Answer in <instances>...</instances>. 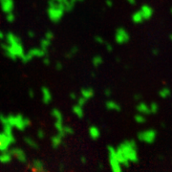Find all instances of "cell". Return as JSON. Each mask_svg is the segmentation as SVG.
Returning <instances> with one entry per match:
<instances>
[{"mask_svg":"<svg viewBox=\"0 0 172 172\" xmlns=\"http://www.w3.org/2000/svg\"><path fill=\"white\" fill-rule=\"evenodd\" d=\"M0 46L4 51L6 57L12 60H16L17 58L21 59L25 54L24 47L20 37L12 32L6 33L5 42H1Z\"/></svg>","mask_w":172,"mask_h":172,"instance_id":"1","label":"cell"},{"mask_svg":"<svg viewBox=\"0 0 172 172\" xmlns=\"http://www.w3.org/2000/svg\"><path fill=\"white\" fill-rule=\"evenodd\" d=\"M116 155L119 162L124 167H129L130 163H135L139 161L137 144L133 140L122 141L116 148Z\"/></svg>","mask_w":172,"mask_h":172,"instance_id":"2","label":"cell"},{"mask_svg":"<svg viewBox=\"0 0 172 172\" xmlns=\"http://www.w3.org/2000/svg\"><path fill=\"white\" fill-rule=\"evenodd\" d=\"M0 122L1 124L9 123L12 128H15L19 131H24L31 125V120L25 118L22 114H9L8 116L0 114Z\"/></svg>","mask_w":172,"mask_h":172,"instance_id":"3","label":"cell"},{"mask_svg":"<svg viewBox=\"0 0 172 172\" xmlns=\"http://www.w3.org/2000/svg\"><path fill=\"white\" fill-rule=\"evenodd\" d=\"M66 12L65 5L62 3L55 1V0H49L48 8H47V15L49 19L54 23L59 22L63 17Z\"/></svg>","mask_w":172,"mask_h":172,"instance_id":"4","label":"cell"},{"mask_svg":"<svg viewBox=\"0 0 172 172\" xmlns=\"http://www.w3.org/2000/svg\"><path fill=\"white\" fill-rule=\"evenodd\" d=\"M107 151H108V162L111 172H123L122 170L123 166L119 162L117 155H116V148L109 145L108 148H107Z\"/></svg>","mask_w":172,"mask_h":172,"instance_id":"5","label":"cell"},{"mask_svg":"<svg viewBox=\"0 0 172 172\" xmlns=\"http://www.w3.org/2000/svg\"><path fill=\"white\" fill-rule=\"evenodd\" d=\"M48 52L44 51L40 47H36V48H31L27 53H25L24 55L21 58L23 63H28L30 62L33 58H44L47 55Z\"/></svg>","mask_w":172,"mask_h":172,"instance_id":"6","label":"cell"},{"mask_svg":"<svg viewBox=\"0 0 172 172\" xmlns=\"http://www.w3.org/2000/svg\"><path fill=\"white\" fill-rule=\"evenodd\" d=\"M15 139L14 135H9L5 132H0V152L10 150V147L15 144Z\"/></svg>","mask_w":172,"mask_h":172,"instance_id":"7","label":"cell"},{"mask_svg":"<svg viewBox=\"0 0 172 172\" xmlns=\"http://www.w3.org/2000/svg\"><path fill=\"white\" fill-rule=\"evenodd\" d=\"M157 137V132L153 129H146V130L141 131L138 134V139L139 141H143L145 144H153Z\"/></svg>","mask_w":172,"mask_h":172,"instance_id":"8","label":"cell"},{"mask_svg":"<svg viewBox=\"0 0 172 172\" xmlns=\"http://www.w3.org/2000/svg\"><path fill=\"white\" fill-rule=\"evenodd\" d=\"M29 168L31 172H49L45 163L39 159H34L29 165Z\"/></svg>","mask_w":172,"mask_h":172,"instance_id":"9","label":"cell"},{"mask_svg":"<svg viewBox=\"0 0 172 172\" xmlns=\"http://www.w3.org/2000/svg\"><path fill=\"white\" fill-rule=\"evenodd\" d=\"M10 151L12 155V157L16 159L17 161L21 163H27L28 162V157L26 155L25 151L20 147H12L10 149Z\"/></svg>","mask_w":172,"mask_h":172,"instance_id":"10","label":"cell"},{"mask_svg":"<svg viewBox=\"0 0 172 172\" xmlns=\"http://www.w3.org/2000/svg\"><path fill=\"white\" fill-rule=\"evenodd\" d=\"M0 9L5 14L14 12L15 1L14 0H0Z\"/></svg>","mask_w":172,"mask_h":172,"instance_id":"11","label":"cell"},{"mask_svg":"<svg viewBox=\"0 0 172 172\" xmlns=\"http://www.w3.org/2000/svg\"><path fill=\"white\" fill-rule=\"evenodd\" d=\"M41 95H42V101L45 104H49V103L53 100V96H52V92L50 89L46 86H43L41 88Z\"/></svg>","mask_w":172,"mask_h":172,"instance_id":"12","label":"cell"},{"mask_svg":"<svg viewBox=\"0 0 172 172\" xmlns=\"http://www.w3.org/2000/svg\"><path fill=\"white\" fill-rule=\"evenodd\" d=\"M12 158H14V157H12V155L10 150L0 152V163H3V165L10 163L12 161Z\"/></svg>","mask_w":172,"mask_h":172,"instance_id":"13","label":"cell"},{"mask_svg":"<svg viewBox=\"0 0 172 172\" xmlns=\"http://www.w3.org/2000/svg\"><path fill=\"white\" fill-rule=\"evenodd\" d=\"M62 143H63V137L61 135H59L58 133L51 138V144L54 148H58L62 144Z\"/></svg>","mask_w":172,"mask_h":172,"instance_id":"14","label":"cell"},{"mask_svg":"<svg viewBox=\"0 0 172 172\" xmlns=\"http://www.w3.org/2000/svg\"><path fill=\"white\" fill-rule=\"evenodd\" d=\"M88 133L92 140H98L101 136V131L97 126H90Z\"/></svg>","mask_w":172,"mask_h":172,"instance_id":"15","label":"cell"},{"mask_svg":"<svg viewBox=\"0 0 172 172\" xmlns=\"http://www.w3.org/2000/svg\"><path fill=\"white\" fill-rule=\"evenodd\" d=\"M24 143L27 144L29 147H31L33 149H37L38 148V144L36 141H34L32 137H29V136H26L24 137Z\"/></svg>","mask_w":172,"mask_h":172,"instance_id":"16","label":"cell"},{"mask_svg":"<svg viewBox=\"0 0 172 172\" xmlns=\"http://www.w3.org/2000/svg\"><path fill=\"white\" fill-rule=\"evenodd\" d=\"M94 96V90L91 88H84L81 90V97H83L85 100H90Z\"/></svg>","mask_w":172,"mask_h":172,"instance_id":"17","label":"cell"},{"mask_svg":"<svg viewBox=\"0 0 172 172\" xmlns=\"http://www.w3.org/2000/svg\"><path fill=\"white\" fill-rule=\"evenodd\" d=\"M73 112L75 113V115L77 116V118H82L83 117V115H84V112H83V108H82V106L79 105V103L76 105L73 106Z\"/></svg>","mask_w":172,"mask_h":172,"instance_id":"18","label":"cell"},{"mask_svg":"<svg viewBox=\"0 0 172 172\" xmlns=\"http://www.w3.org/2000/svg\"><path fill=\"white\" fill-rule=\"evenodd\" d=\"M51 43H52V40H49V39H47V38L43 37L39 42V47L40 48H42L44 51L48 52V49L50 48V46H51Z\"/></svg>","mask_w":172,"mask_h":172,"instance_id":"19","label":"cell"},{"mask_svg":"<svg viewBox=\"0 0 172 172\" xmlns=\"http://www.w3.org/2000/svg\"><path fill=\"white\" fill-rule=\"evenodd\" d=\"M6 20L7 22L9 23H14L15 20V15L14 14V12H9V14H6Z\"/></svg>","mask_w":172,"mask_h":172,"instance_id":"20","label":"cell"},{"mask_svg":"<svg viewBox=\"0 0 172 172\" xmlns=\"http://www.w3.org/2000/svg\"><path fill=\"white\" fill-rule=\"evenodd\" d=\"M64 134H65V136L74 134V129H73L71 126H69V125H65L64 126Z\"/></svg>","mask_w":172,"mask_h":172,"instance_id":"21","label":"cell"},{"mask_svg":"<svg viewBox=\"0 0 172 172\" xmlns=\"http://www.w3.org/2000/svg\"><path fill=\"white\" fill-rule=\"evenodd\" d=\"M36 136H37L38 139H40V140L44 139L45 136H46V134H45V131L43 130V129L39 128V129H38V130H37V132H36Z\"/></svg>","mask_w":172,"mask_h":172,"instance_id":"22","label":"cell"},{"mask_svg":"<svg viewBox=\"0 0 172 172\" xmlns=\"http://www.w3.org/2000/svg\"><path fill=\"white\" fill-rule=\"evenodd\" d=\"M135 120H136V122H138V123H143V122H144V120H145V119H144V115L143 114H139V115H137L136 117H135Z\"/></svg>","mask_w":172,"mask_h":172,"instance_id":"23","label":"cell"},{"mask_svg":"<svg viewBox=\"0 0 172 172\" xmlns=\"http://www.w3.org/2000/svg\"><path fill=\"white\" fill-rule=\"evenodd\" d=\"M54 36H55V34L52 31H47L44 34V37L47 38V39H49V40H53Z\"/></svg>","mask_w":172,"mask_h":172,"instance_id":"24","label":"cell"},{"mask_svg":"<svg viewBox=\"0 0 172 172\" xmlns=\"http://www.w3.org/2000/svg\"><path fill=\"white\" fill-rule=\"evenodd\" d=\"M101 62H102V59H101V57H98V55H97L96 58H93V64H94L95 66H98Z\"/></svg>","mask_w":172,"mask_h":172,"instance_id":"25","label":"cell"},{"mask_svg":"<svg viewBox=\"0 0 172 172\" xmlns=\"http://www.w3.org/2000/svg\"><path fill=\"white\" fill-rule=\"evenodd\" d=\"M77 47H73V48L67 53L66 57H67V58H72L73 55H74L77 53Z\"/></svg>","mask_w":172,"mask_h":172,"instance_id":"26","label":"cell"},{"mask_svg":"<svg viewBox=\"0 0 172 172\" xmlns=\"http://www.w3.org/2000/svg\"><path fill=\"white\" fill-rule=\"evenodd\" d=\"M42 62H43V64L44 65H50V63H51V61H50V58H47V55L46 57H44V58H42Z\"/></svg>","mask_w":172,"mask_h":172,"instance_id":"27","label":"cell"},{"mask_svg":"<svg viewBox=\"0 0 172 172\" xmlns=\"http://www.w3.org/2000/svg\"><path fill=\"white\" fill-rule=\"evenodd\" d=\"M27 34H28L29 38H34V36H36V33H34V31H32V30L28 31Z\"/></svg>","mask_w":172,"mask_h":172,"instance_id":"28","label":"cell"},{"mask_svg":"<svg viewBox=\"0 0 172 172\" xmlns=\"http://www.w3.org/2000/svg\"><path fill=\"white\" fill-rule=\"evenodd\" d=\"M5 36H6V34L4 33L3 31H1V30H0V41H4L5 40Z\"/></svg>","mask_w":172,"mask_h":172,"instance_id":"29","label":"cell"},{"mask_svg":"<svg viewBox=\"0 0 172 172\" xmlns=\"http://www.w3.org/2000/svg\"><path fill=\"white\" fill-rule=\"evenodd\" d=\"M62 68H63V66H62V63H61V62L58 61L57 63H55V69H57V70L60 71V70H61Z\"/></svg>","mask_w":172,"mask_h":172,"instance_id":"30","label":"cell"},{"mask_svg":"<svg viewBox=\"0 0 172 172\" xmlns=\"http://www.w3.org/2000/svg\"><path fill=\"white\" fill-rule=\"evenodd\" d=\"M29 97L31 98H34V90H32V89L29 90Z\"/></svg>","mask_w":172,"mask_h":172,"instance_id":"31","label":"cell"},{"mask_svg":"<svg viewBox=\"0 0 172 172\" xmlns=\"http://www.w3.org/2000/svg\"><path fill=\"white\" fill-rule=\"evenodd\" d=\"M80 162H81V163H86V158L84 157V156H82V157H80Z\"/></svg>","mask_w":172,"mask_h":172,"instance_id":"32","label":"cell"},{"mask_svg":"<svg viewBox=\"0 0 172 172\" xmlns=\"http://www.w3.org/2000/svg\"><path fill=\"white\" fill-rule=\"evenodd\" d=\"M70 98H72V100H77V96H76V94H71V95H70Z\"/></svg>","mask_w":172,"mask_h":172,"instance_id":"33","label":"cell"},{"mask_svg":"<svg viewBox=\"0 0 172 172\" xmlns=\"http://www.w3.org/2000/svg\"><path fill=\"white\" fill-rule=\"evenodd\" d=\"M59 169H60V171H63V170H64V165H60Z\"/></svg>","mask_w":172,"mask_h":172,"instance_id":"34","label":"cell"},{"mask_svg":"<svg viewBox=\"0 0 172 172\" xmlns=\"http://www.w3.org/2000/svg\"><path fill=\"white\" fill-rule=\"evenodd\" d=\"M72 1H74V2L76 3V2H77V1H82V0H72Z\"/></svg>","mask_w":172,"mask_h":172,"instance_id":"35","label":"cell"}]
</instances>
